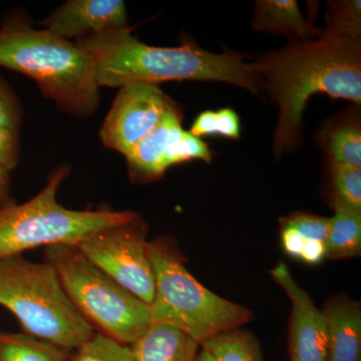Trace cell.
I'll list each match as a JSON object with an SVG mask.
<instances>
[{"label":"cell","instance_id":"obj_1","mask_svg":"<svg viewBox=\"0 0 361 361\" xmlns=\"http://www.w3.org/2000/svg\"><path fill=\"white\" fill-rule=\"evenodd\" d=\"M259 92L279 108L274 132L275 155L295 149L303 115L315 94L361 104V37L323 30L310 42H294L254 61Z\"/></svg>","mask_w":361,"mask_h":361},{"label":"cell","instance_id":"obj_2","mask_svg":"<svg viewBox=\"0 0 361 361\" xmlns=\"http://www.w3.org/2000/svg\"><path fill=\"white\" fill-rule=\"evenodd\" d=\"M75 44L92 59L99 87L200 80L259 92L255 66L239 52L214 54L192 42L152 47L140 42L128 26L75 40Z\"/></svg>","mask_w":361,"mask_h":361},{"label":"cell","instance_id":"obj_3","mask_svg":"<svg viewBox=\"0 0 361 361\" xmlns=\"http://www.w3.org/2000/svg\"><path fill=\"white\" fill-rule=\"evenodd\" d=\"M0 66L32 78L59 110L89 118L101 94L92 59L75 42L33 27L20 9L9 11L0 25Z\"/></svg>","mask_w":361,"mask_h":361},{"label":"cell","instance_id":"obj_4","mask_svg":"<svg viewBox=\"0 0 361 361\" xmlns=\"http://www.w3.org/2000/svg\"><path fill=\"white\" fill-rule=\"evenodd\" d=\"M149 253L155 275V294L149 304L152 323L176 327L201 345L252 319L248 308L209 290L190 273L173 240L149 242Z\"/></svg>","mask_w":361,"mask_h":361},{"label":"cell","instance_id":"obj_5","mask_svg":"<svg viewBox=\"0 0 361 361\" xmlns=\"http://www.w3.org/2000/svg\"><path fill=\"white\" fill-rule=\"evenodd\" d=\"M0 305L16 316L25 334L68 351L96 332L47 261L33 262L23 255L1 259Z\"/></svg>","mask_w":361,"mask_h":361},{"label":"cell","instance_id":"obj_6","mask_svg":"<svg viewBox=\"0 0 361 361\" xmlns=\"http://www.w3.org/2000/svg\"><path fill=\"white\" fill-rule=\"evenodd\" d=\"M71 172L68 165L52 171L39 194L23 204L0 209V260L37 247L78 245L108 228L140 217L130 211H78L59 204L56 195Z\"/></svg>","mask_w":361,"mask_h":361},{"label":"cell","instance_id":"obj_7","mask_svg":"<svg viewBox=\"0 0 361 361\" xmlns=\"http://www.w3.org/2000/svg\"><path fill=\"white\" fill-rule=\"evenodd\" d=\"M44 258L94 331L130 345L152 324L149 304L104 274L77 245L47 247Z\"/></svg>","mask_w":361,"mask_h":361},{"label":"cell","instance_id":"obj_8","mask_svg":"<svg viewBox=\"0 0 361 361\" xmlns=\"http://www.w3.org/2000/svg\"><path fill=\"white\" fill-rule=\"evenodd\" d=\"M77 246L92 264L120 286L145 303H152L155 275L147 227L141 217L104 229Z\"/></svg>","mask_w":361,"mask_h":361},{"label":"cell","instance_id":"obj_9","mask_svg":"<svg viewBox=\"0 0 361 361\" xmlns=\"http://www.w3.org/2000/svg\"><path fill=\"white\" fill-rule=\"evenodd\" d=\"M172 104L157 85L121 87L99 130L102 142L106 148L127 155L158 125Z\"/></svg>","mask_w":361,"mask_h":361},{"label":"cell","instance_id":"obj_10","mask_svg":"<svg viewBox=\"0 0 361 361\" xmlns=\"http://www.w3.org/2000/svg\"><path fill=\"white\" fill-rule=\"evenodd\" d=\"M271 276L291 301L289 325L290 361H326L327 326L322 310L300 286L283 262L271 270Z\"/></svg>","mask_w":361,"mask_h":361},{"label":"cell","instance_id":"obj_11","mask_svg":"<svg viewBox=\"0 0 361 361\" xmlns=\"http://www.w3.org/2000/svg\"><path fill=\"white\" fill-rule=\"evenodd\" d=\"M127 20V7L122 0H70L42 25L61 39L78 40L126 27Z\"/></svg>","mask_w":361,"mask_h":361},{"label":"cell","instance_id":"obj_12","mask_svg":"<svg viewBox=\"0 0 361 361\" xmlns=\"http://www.w3.org/2000/svg\"><path fill=\"white\" fill-rule=\"evenodd\" d=\"M183 114L173 102L158 125L126 155L130 180L149 183L161 179L169 168V156L182 134Z\"/></svg>","mask_w":361,"mask_h":361},{"label":"cell","instance_id":"obj_13","mask_svg":"<svg viewBox=\"0 0 361 361\" xmlns=\"http://www.w3.org/2000/svg\"><path fill=\"white\" fill-rule=\"evenodd\" d=\"M326 319V361H361V306L348 296H336L322 310Z\"/></svg>","mask_w":361,"mask_h":361},{"label":"cell","instance_id":"obj_14","mask_svg":"<svg viewBox=\"0 0 361 361\" xmlns=\"http://www.w3.org/2000/svg\"><path fill=\"white\" fill-rule=\"evenodd\" d=\"M252 27L258 32L283 35L291 44L310 42L323 32L304 18L296 0H258Z\"/></svg>","mask_w":361,"mask_h":361},{"label":"cell","instance_id":"obj_15","mask_svg":"<svg viewBox=\"0 0 361 361\" xmlns=\"http://www.w3.org/2000/svg\"><path fill=\"white\" fill-rule=\"evenodd\" d=\"M130 348L135 361H195L201 345L176 327L152 323Z\"/></svg>","mask_w":361,"mask_h":361},{"label":"cell","instance_id":"obj_16","mask_svg":"<svg viewBox=\"0 0 361 361\" xmlns=\"http://www.w3.org/2000/svg\"><path fill=\"white\" fill-rule=\"evenodd\" d=\"M334 217L329 218V232L325 241L326 258L357 257L361 253V211L331 203Z\"/></svg>","mask_w":361,"mask_h":361},{"label":"cell","instance_id":"obj_17","mask_svg":"<svg viewBox=\"0 0 361 361\" xmlns=\"http://www.w3.org/2000/svg\"><path fill=\"white\" fill-rule=\"evenodd\" d=\"M68 353L27 334L0 330V361H66Z\"/></svg>","mask_w":361,"mask_h":361},{"label":"cell","instance_id":"obj_18","mask_svg":"<svg viewBox=\"0 0 361 361\" xmlns=\"http://www.w3.org/2000/svg\"><path fill=\"white\" fill-rule=\"evenodd\" d=\"M216 361H264L255 336L241 329L216 334L201 344Z\"/></svg>","mask_w":361,"mask_h":361},{"label":"cell","instance_id":"obj_19","mask_svg":"<svg viewBox=\"0 0 361 361\" xmlns=\"http://www.w3.org/2000/svg\"><path fill=\"white\" fill-rule=\"evenodd\" d=\"M330 161L361 169V130L357 121H345L330 132L327 141Z\"/></svg>","mask_w":361,"mask_h":361},{"label":"cell","instance_id":"obj_20","mask_svg":"<svg viewBox=\"0 0 361 361\" xmlns=\"http://www.w3.org/2000/svg\"><path fill=\"white\" fill-rule=\"evenodd\" d=\"M66 361H135L130 345L94 332L84 343L70 351Z\"/></svg>","mask_w":361,"mask_h":361},{"label":"cell","instance_id":"obj_21","mask_svg":"<svg viewBox=\"0 0 361 361\" xmlns=\"http://www.w3.org/2000/svg\"><path fill=\"white\" fill-rule=\"evenodd\" d=\"M331 203L361 211V169L330 161Z\"/></svg>","mask_w":361,"mask_h":361},{"label":"cell","instance_id":"obj_22","mask_svg":"<svg viewBox=\"0 0 361 361\" xmlns=\"http://www.w3.org/2000/svg\"><path fill=\"white\" fill-rule=\"evenodd\" d=\"M325 20L326 30L361 37V2L360 0L329 2Z\"/></svg>","mask_w":361,"mask_h":361},{"label":"cell","instance_id":"obj_23","mask_svg":"<svg viewBox=\"0 0 361 361\" xmlns=\"http://www.w3.org/2000/svg\"><path fill=\"white\" fill-rule=\"evenodd\" d=\"M212 158V152L209 149L208 145L202 141L201 137L184 130L173 145L169 157V167L193 160L210 163Z\"/></svg>","mask_w":361,"mask_h":361},{"label":"cell","instance_id":"obj_24","mask_svg":"<svg viewBox=\"0 0 361 361\" xmlns=\"http://www.w3.org/2000/svg\"><path fill=\"white\" fill-rule=\"evenodd\" d=\"M280 224L295 230L304 240L326 241L329 232V218L312 214H293L281 220Z\"/></svg>","mask_w":361,"mask_h":361},{"label":"cell","instance_id":"obj_25","mask_svg":"<svg viewBox=\"0 0 361 361\" xmlns=\"http://www.w3.org/2000/svg\"><path fill=\"white\" fill-rule=\"evenodd\" d=\"M23 111L13 87L0 75V128L20 133Z\"/></svg>","mask_w":361,"mask_h":361},{"label":"cell","instance_id":"obj_26","mask_svg":"<svg viewBox=\"0 0 361 361\" xmlns=\"http://www.w3.org/2000/svg\"><path fill=\"white\" fill-rule=\"evenodd\" d=\"M20 133L0 128V166L13 172L20 163Z\"/></svg>","mask_w":361,"mask_h":361},{"label":"cell","instance_id":"obj_27","mask_svg":"<svg viewBox=\"0 0 361 361\" xmlns=\"http://www.w3.org/2000/svg\"><path fill=\"white\" fill-rule=\"evenodd\" d=\"M217 115V135L227 139L238 140L240 137V120L236 111L230 108L221 109Z\"/></svg>","mask_w":361,"mask_h":361},{"label":"cell","instance_id":"obj_28","mask_svg":"<svg viewBox=\"0 0 361 361\" xmlns=\"http://www.w3.org/2000/svg\"><path fill=\"white\" fill-rule=\"evenodd\" d=\"M280 236H281L282 248L285 253L292 258H300L305 240L301 238L300 235L295 230L284 225H281Z\"/></svg>","mask_w":361,"mask_h":361},{"label":"cell","instance_id":"obj_29","mask_svg":"<svg viewBox=\"0 0 361 361\" xmlns=\"http://www.w3.org/2000/svg\"><path fill=\"white\" fill-rule=\"evenodd\" d=\"M190 133L198 137H204V135H217V115H216V111H205L201 113L194 121Z\"/></svg>","mask_w":361,"mask_h":361},{"label":"cell","instance_id":"obj_30","mask_svg":"<svg viewBox=\"0 0 361 361\" xmlns=\"http://www.w3.org/2000/svg\"><path fill=\"white\" fill-rule=\"evenodd\" d=\"M326 258V248L324 242L315 240H305L301 251L300 260L310 265L322 263Z\"/></svg>","mask_w":361,"mask_h":361},{"label":"cell","instance_id":"obj_31","mask_svg":"<svg viewBox=\"0 0 361 361\" xmlns=\"http://www.w3.org/2000/svg\"><path fill=\"white\" fill-rule=\"evenodd\" d=\"M11 172L0 166V209L13 203L11 197Z\"/></svg>","mask_w":361,"mask_h":361},{"label":"cell","instance_id":"obj_32","mask_svg":"<svg viewBox=\"0 0 361 361\" xmlns=\"http://www.w3.org/2000/svg\"><path fill=\"white\" fill-rule=\"evenodd\" d=\"M195 361H216V360L209 351H207L206 349L201 348Z\"/></svg>","mask_w":361,"mask_h":361}]
</instances>
